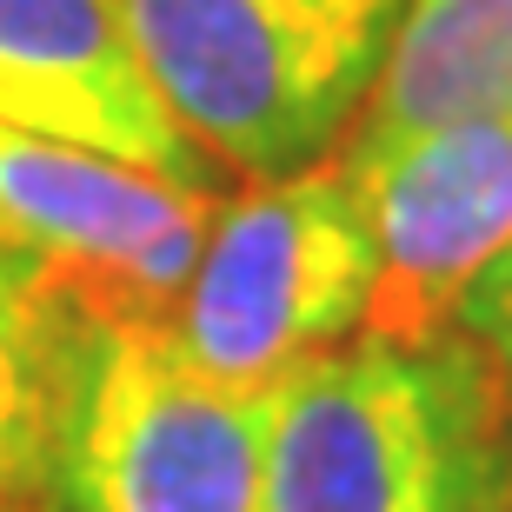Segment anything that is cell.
Instances as JSON below:
<instances>
[{
    "label": "cell",
    "mask_w": 512,
    "mask_h": 512,
    "mask_svg": "<svg viewBox=\"0 0 512 512\" xmlns=\"http://www.w3.org/2000/svg\"><path fill=\"white\" fill-rule=\"evenodd\" d=\"M266 512H506V406L466 333L346 340L273 399Z\"/></svg>",
    "instance_id": "6da1fadb"
},
{
    "label": "cell",
    "mask_w": 512,
    "mask_h": 512,
    "mask_svg": "<svg viewBox=\"0 0 512 512\" xmlns=\"http://www.w3.org/2000/svg\"><path fill=\"white\" fill-rule=\"evenodd\" d=\"M153 94L220 173L280 180L360 127L406 0H114Z\"/></svg>",
    "instance_id": "7a4b0ae2"
},
{
    "label": "cell",
    "mask_w": 512,
    "mask_h": 512,
    "mask_svg": "<svg viewBox=\"0 0 512 512\" xmlns=\"http://www.w3.org/2000/svg\"><path fill=\"white\" fill-rule=\"evenodd\" d=\"M280 386H227L167 320L67 306L47 512H266Z\"/></svg>",
    "instance_id": "3957f363"
},
{
    "label": "cell",
    "mask_w": 512,
    "mask_h": 512,
    "mask_svg": "<svg viewBox=\"0 0 512 512\" xmlns=\"http://www.w3.org/2000/svg\"><path fill=\"white\" fill-rule=\"evenodd\" d=\"M373 233L340 147L280 180L213 200L167 333L207 380L280 386L293 366L360 340Z\"/></svg>",
    "instance_id": "277c9868"
},
{
    "label": "cell",
    "mask_w": 512,
    "mask_h": 512,
    "mask_svg": "<svg viewBox=\"0 0 512 512\" xmlns=\"http://www.w3.org/2000/svg\"><path fill=\"white\" fill-rule=\"evenodd\" d=\"M346 180L373 233L366 340L426 346L459 333V306L512 253V114L360 140L346 133Z\"/></svg>",
    "instance_id": "5b68a950"
},
{
    "label": "cell",
    "mask_w": 512,
    "mask_h": 512,
    "mask_svg": "<svg viewBox=\"0 0 512 512\" xmlns=\"http://www.w3.org/2000/svg\"><path fill=\"white\" fill-rule=\"evenodd\" d=\"M207 220V193L0 120V253L40 266L74 306L167 320Z\"/></svg>",
    "instance_id": "8992f818"
},
{
    "label": "cell",
    "mask_w": 512,
    "mask_h": 512,
    "mask_svg": "<svg viewBox=\"0 0 512 512\" xmlns=\"http://www.w3.org/2000/svg\"><path fill=\"white\" fill-rule=\"evenodd\" d=\"M0 120L207 200L227 180L153 94L114 0H0Z\"/></svg>",
    "instance_id": "52a82bcc"
},
{
    "label": "cell",
    "mask_w": 512,
    "mask_h": 512,
    "mask_svg": "<svg viewBox=\"0 0 512 512\" xmlns=\"http://www.w3.org/2000/svg\"><path fill=\"white\" fill-rule=\"evenodd\" d=\"M512 114V0H406L360 140Z\"/></svg>",
    "instance_id": "ba28073f"
},
{
    "label": "cell",
    "mask_w": 512,
    "mask_h": 512,
    "mask_svg": "<svg viewBox=\"0 0 512 512\" xmlns=\"http://www.w3.org/2000/svg\"><path fill=\"white\" fill-rule=\"evenodd\" d=\"M67 293L40 266L0 253V512H47V446Z\"/></svg>",
    "instance_id": "9c48e42d"
},
{
    "label": "cell",
    "mask_w": 512,
    "mask_h": 512,
    "mask_svg": "<svg viewBox=\"0 0 512 512\" xmlns=\"http://www.w3.org/2000/svg\"><path fill=\"white\" fill-rule=\"evenodd\" d=\"M459 333H466L473 353L486 360L493 393H499V406H506V419H512V253L466 293V306H459Z\"/></svg>",
    "instance_id": "30bf717a"
},
{
    "label": "cell",
    "mask_w": 512,
    "mask_h": 512,
    "mask_svg": "<svg viewBox=\"0 0 512 512\" xmlns=\"http://www.w3.org/2000/svg\"><path fill=\"white\" fill-rule=\"evenodd\" d=\"M506 512H512V419H506Z\"/></svg>",
    "instance_id": "8fae6325"
}]
</instances>
